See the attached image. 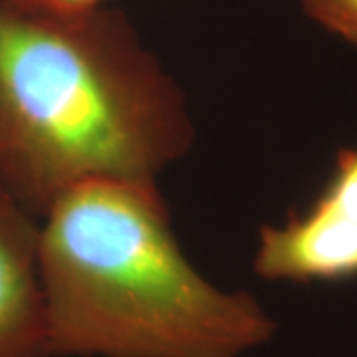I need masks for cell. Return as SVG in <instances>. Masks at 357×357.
Instances as JSON below:
<instances>
[{
    "mask_svg": "<svg viewBox=\"0 0 357 357\" xmlns=\"http://www.w3.org/2000/svg\"><path fill=\"white\" fill-rule=\"evenodd\" d=\"M54 357H244L276 321L181 248L157 181L96 178L40 218Z\"/></svg>",
    "mask_w": 357,
    "mask_h": 357,
    "instance_id": "2",
    "label": "cell"
},
{
    "mask_svg": "<svg viewBox=\"0 0 357 357\" xmlns=\"http://www.w3.org/2000/svg\"><path fill=\"white\" fill-rule=\"evenodd\" d=\"M0 357H54L40 272V218L2 191Z\"/></svg>",
    "mask_w": 357,
    "mask_h": 357,
    "instance_id": "4",
    "label": "cell"
},
{
    "mask_svg": "<svg viewBox=\"0 0 357 357\" xmlns=\"http://www.w3.org/2000/svg\"><path fill=\"white\" fill-rule=\"evenodd\" d=\"M306 16L357 48V0H300Z\"/></svg>",
    "mask_w": 357,
    "mask_h": 357,
    "instance_id": "5",
    "label": "cell"
},
{
    "mask_svg": "<svg viewBox=\"0 0 357 357\" xmlns=\"http://www.w3.org/2000/svg\"><path fill=\"white\" fill-rule=\"evenodd\" d=\"M252 270L268 282L357 280V145L337 151L306 208L258 230Z\"/></svg>",
    "mask_w": 357,
    "mask_h": 357,
    "instance_id": "3",
    "label": "cell"
},
{
    "mask_svg": "<svg viewBox=\"0 0 357 357\" xmlns=\"http://www.w3.org/2000/svg\"><path fill=\"white\" fill-rule=\"evenodd\" d=\"M195 135L185 89L128 14L0 0V191L28 213L96 178L157 181Z\"/></svg>",
    "mask_w": 357,
    "mask_h": 357,
    "instance_id": "1",
    "label": "cell"
},
{
    "mask_svg": "<svg viewBox=\"0 0 357 357\" xmlns=\"http://www.w3.org/2000/svg\"><path fill=\"white\" fill-rule=\"evenodd\" d=\"M14 2L46 13H82L107 4V0H14Z\"/></svg>",
    "mask_w": 357,
    "mask_h": 357,
    "instance_id": "6",
    "label": "cell"
}]
</instances>
